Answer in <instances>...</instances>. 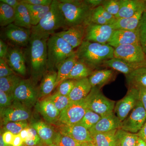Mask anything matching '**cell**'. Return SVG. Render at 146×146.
I'll return each mask as SVG.
<instances>
[{"instance_id": "cell-1", "label": "cell", "mask_w": 146, "mask_h": 146, "mask_svg": "<svg viewBox=\"0 0 146 146\" xmlns=\"http://www.w3.org/2000/svg\"><path fill=\"white\" fill-rule=\"evenodd\" d=\"M50 36L31 32L28 45L24 49L26 64L30 68L34 83L48 71L47 42Z\"/></svg>"}, {"instance_id": "cell-2", "label": "cell", "mask_w": 146, "mask_h": 146, "mask_svg": "<svg viewBox=\"0 0 146 146\" xmlns=\"http://www.w3.org/2000/svg\"><path fill=\"white\" fill-rule=\"evenodd\" d=\"M114 48L108 44L84 41L76 53L78 60L93 70L102 66L105 60L114 58Z\"/></svg>"}, {"instance_id": "cell-3", "label": "cell", "mask_w": 146, "mask_h": 146, "mask_svg": "<svg viewBox=\"0 0 146 146\" xmlns=\"http://www.w3.org/2000/svg\"><path fill=\"white\" fill-rule=\"evenodd\" d=\"M67 27L89 24L93 8L86 0H58Z\"/></svg>"}, {"instance_id": "cell-4", "label": "cell", "mask_w": 146, "mask_h": 146, "mask_svg": "<svg viewBox=\"0 0 146 146\" xmlns=\"http://www.w3.org/2000/svg\"><path fill=\"white\" fill-rule=\"evenodd\" d=\"M47 51L48 71H56L65 59L76 53L72 46L55 33L47 41Z\"/></svg>"}, {"instance_id": "cell-5", "label": "cell", "mask_w": 146, "mask_h": 146, "mask_svg": "<svg viewBox=\"0 0 146 146\" xmlns=\"http://www.w3.org/2000/svg\"><path fill=\"white\" fill-rule=\"evenodd\" d=\"M67 27L65 18L59 8L58 0H53L50 10L39 24L32 26V32L51 35L56 30Z\"/></svg>"}, {"instance_id": "cell-6", "label": "cell", "mask_w": 146, "mask_h": 146, "mask_svg": "<svg viewBox=\"0 0 146 146\" xmlns=\"http://www.w3.org/2000/svg\"><path fill=\"white\" fill-rule=\"evenodd\" d=\"M88 109L103 117L114 112L115 102L108 98L96 87L92 88L86 98Z\"/></svg>"}, {"instance_id": "cell-7", "label": "cell", "mask_w": 146, "mask_h": 146, "mask_svg": "<svg viewBox=\"0 0 146 146\" xmlns=\"http://www.w3.org/2000/svg\"><path fill=\"white\" fill-rule=\"evenodd\" d=\"M88 109L86 98L72 102L60 112L58 121L63 125L76 124L83 118Z\"/></svg>"}, {"instance_id": "cell-8", "label": "cell", "mask_w": 146, "mask_h": 146, "mask_svg": "<svg viewBox=\"0 0 146 146\" xmlns=\"http://www.w3.org/2000/svg\"><path fill=\"white\" fill-rule=\"evenodd\" d=\"M13 94L14 100L30 109L36 103L38 93L32 80L22 79Z\"/></svg>"}, {"instance_id": "cell-9", "label": "cell", "mask_w": 146, "mask_h": 146, "mask_svg": "<svg viewBox=\"0 0 146 146\" xmlns=\"http://www.w3.org/2000/svg\"><path fill=\"white\" fill-rule=\"evenodd\" d=\"M146 121V110L140 100L125 119L122 122L121 129L137 133Z\"/></svg>"}, {"instance_id": "cell-10", "label": "cell", "mask_w": 146, "mask_h": 146, "mask_svg": "<svg viewBox=\"0 0 146 146\" xmlns=\"http://www.w3.org/2000/svg\"><path fill=\"white\" fill-rule=\"evenodd\" d=\"M31 116L30 108L15 100L10 106L1 110V120L4 125L9 122L27 121Z\"/></svg>"}, {"instance_id": "cell-11", "label": "cell", "mask_w": 146, "mask_h": 146, "mask_svg": "<svg viewBox=\"0 0 146 146\" xmlns=\"http://www.w3.org/2000/svg\"><path fill=\"white\" fill-rule=\"evenodd\" d=\"M114 57L129 63H146V56L140 44L122 45L114 48Z\"/></svg>"}, {"instance_id": "cell-12", "label": "cell", "mask_w": 146, "mask_h": 146, "mask_svg": "<svg viewBox=\"0 0 146 146\" xmlns=\"http://www.w3.org/2000/svg\"><path fill=\"white\" fill-rule=\"evenodd\" d=\"M31 29L18 26L12 23L5 27L3 35L11 45L25 48L28 45L31 36Z\"/></svg>"}, {"instance_id": "cell-13", "label": "cell", "mask_w": 146, "mask_h": 146, "mask_svg": "<svg viewBox=\"0 0 146 146\" xmlns=\"http://www.w3.org/2000/svg\"><path fill=\"white\" fill-rule=\"evenodd\" d=\"M138 100L139 90L134 88H129L125 96L116 103L114 112L121 122L129 115Z\"/></svg>"}, {"instance_id": "cell-14", "label": "cell", "mask_w": 146, "mask_h": 146, "mask_svg": "<svg viewBox=\"0 0 146 146\" xmlns=\"http://www.w3.org/2000/svg\"><path fill=\"white\" fill-rule=\"evenodd\" d=\"M114 30L110 25L89 24L86 27L84 41L107 44Z\"/></svg>"}, {"instance_id": "cell-15", "label": "cell", "mask_w": 146, "mask_h": 146, "mask_svg": "<svg viewBox=\"0 0 146 146\" xmlns=\"http://www.w3.org/2000/svg\"><path fill=\"white\" fill-rule=\"evenodd\" d=\"M5 60L14 72L21 76L26 75L27 68L24 51L21 47L11 45Z\"/></svg>"}, {"instance_id": "cell-16", "label": "cell", "mask_w": 146, "mask_h": 146, "mask_svg": "<svg viewBox=\"0 0 146 146\" xmlns=\"http://www.w3.org/2000/svg\"><path fill=\"white\" fill-rule=\"evenodd\" d=\"M107 44L114 48L122 45H140L138 28L135 30H115Z\"/></svg>"}, {"instance_id": "cell-17", "label": "cell", "mask_w": 146, "mask_h": 146, "mask_svg": "<svg viewBox=\"0 0 146 146\" xmlns=\"http://www.w3.org/2000/svg\"><path fill=\"white\" fill-rule=\"evenodd\" d=\"M86 27L84 25L75 26L55 34L63 38L74 49L79 47L84 41Z\"/></svg>"}, {"instance_id": "cell-18", "label": "cell", "mask_w": 146, "mask_h": 146, "mask_svg": "<svg viewBox=\"0 0 146 146\" xmlns=\"http://www.w3.org/2000/svg\"><path fill=\"white\" fill-rule=\"evenodd\" d=\"M121 122L114 112L102 117L98 123L89 129L91 136L121 128Z\"/></svg>"}, {"instance_id": "cell-19", "label": "cell", "mask_w": 146, "mask_h": 146, "mask_svg": "<svg viewBox=\"0 0 146 146\" xmlns=\"http://www.w3.org/2000/svg\"><path fill=\"white\" fill-rule=\"evenodd\" d=\"M60 132L70 136L78 143L93 142V138L89 129L78 124L63 125L60 127Z\"/></svg>"}, {"instance_id": "cell-20", "label": "cell", "mask_w": 146, "mask_h": 146, "mask_svg": "<svg viewBox=\"0 0 146 146\" xmlns=\"http://www.w3.org/2000/svg\"><path fill=\"white\" fill-rule=\"evenodd\" d=\"M102 66L110 68L122 73L127 76L138 68L146 67V63H131L119 59L113 58L111 59L105 60Z\"/></svg>"}, {"instance_id": "cell-21", "label": "cell", "mask_w": 146, "mask_h": 146, "mask_svg": "<svg viewBox=\"0 0 146 146\" xmlns=\"http://www.w3.org/2000/svg\"><path fill=\"white\" fill-rule=\"evenodd\" d=\"M146 8L145 1L140 0H121V7L116 18L132 17L142 9Z\"/></svg>"}, {"instance_id": "cell-22", "label": "cell", "mask_w": 146, "mask_h": 146, "mask_svg": "<svg viewBox=\"0 0 146 146\" xmlns=\"http://www.w3.org/2000/svg\"><path fill=\"white\" fill-rule=\"evenodd\" d=\"M146 8L142 9L134 16L127 18H116L110 25L114 30H135L138 29Z\"/></svg>"}, {"instance_id": "cell-23", "label": "cell", "mask_w": 146, "mask_h": 146, "mask_svg": "<svg viewBox=\"0 0 146 146\" xmlns=\"http://www.w3.org/2000/svg\"><path fill=\"white\" fill-rule=\"evenodd\" d=\"M36 106L37 110L47 122L54 123L58 121L60 112L47 98L39 102Z\"/></svg>"}, {"instance_id": "cell-24", "label": "cell", "mask_w": 146, "mask_h": 146, "mask_svg": "<svg viewBox=\"0 0 146 146\" xmlns=\"http://www.w3.org/2000/svg\"><path fill=\"white\" fill-rule=\"evenodd\" d=\"M92 88L88 78L78 80L68 97L72 102L81 100L88 96Z\"/></svg>"}, {"instance_id": "cell-25", "label": "cell", "mask_w": 146, "mask_h": 146, "mask_svg": "<svg viewBox=\"0 0 146 146\" xmlns=\"http://www.w3.org/2000/svg\"><path fill=\"white\" fill-rule=\"evenodd\" d=\"M114 72L112 69H104L94 71L88 78L92 88L100 89L112 80L114 76Z\"/></svg>"}, {"instance_id": "cell-26", "label": "cell", "mask_w": 146, "mask_h": 146, "mask_svg": "<svg viewBox=\"0 0 146 146\" xmlns=\"http://www.w3.org/2000/svg\"><path fill=\"white\" fill-rule=\"evenodd\" d=\"M125 77L129 88L146 89V67L136 69Z\"/></svg>"}, {"instance_id": "cell-27", "label": "cell", "mask_w": 146, "mask_h": 146, "mask_svg": "<svg viewBox=\"0 0 146 146\" xmlns=\"http://www.w3.org/2000/svg\"><path fill=\"white\" fill-rule=\"evenodd\" d=\"M15 10L16 19L13 24L21 27L31 29L32 27L31 17L26 5L21 1Z\"/></svg>"}, {"instance_id": "cell-28", "label": "cell", "mask_w": 146, "mask_h": 146, "mask_svg": "<svg viewBox=\"0 0 146 146\" xmlns=\"http://www.w3.org/2000/svg\"><path fill=\"white\" fill-rule=\"evenodd\" d=\"M31 127L37 131L43 143L50 145L53 143L55 133L52 128L42 121L33 123Z\"/></svg>"}, {"instance_id": "cell-29", "label": "cell", "mask_w": 146, "mask_h": 146, "mask_svg": "<svg viewBox=\"0 0 146 146\" xmlns=\"http://www.w3.org/2000/svg\"><path fill=\"white\" fill-rule=\"evenodd\" d=\"M78 60L76 53L71 56L60 64L57 70L56 86L64 80H67L73 67Z\"/></svg>"}, {"instance_id": "cell-30", "label": "cell", "mask_w": 146, "mask_h": 146, "mask_svg": "<svg viewBox=\"0 0 146 146\" xmlns=\"http://www.w3.org/2000/svg\"><path fill=\"white\" fill-rule=\"evenodd\" d=\"M57 77L56 71H48L45 73L39 89V94L41 96H46L51 93L56 87Z\"/></svg>"}, {"instance_id": "cell-31", "label": "cell", "mask_w": 146, "mask_h": 146, "mask_svg": "<svg viewBox=\"0 0 146 146\" xmlns=\"http://www.w3.org/2000/svg\"><path fill=\"white\" fill-rule=\"evenodd\" d=\"M117 129L94 135L93 136V143L96 146H118L116 136Z\"/></svg>"}, {"instance_id": "cell-32", "label": "cell", "mask_w": 146, "mask_h": 146, "mask_svg": "<svg viewBox=\"0 0 146 146\" xmlns=\"http://www.w3.org/2000/svg\"><path fill=\"white\" fill-rule=\"evenodd\" d=\"M16 19V10L8 5L0 2V25L6 27L13 23Z\"/></svg>"}, {"instance_id": "cell-33", "label": "cell", "mask_w": 146, "mask_h": 146, "mask_svg": "<svg viewBox=\"0 0 146 146\" xmlns=\"http://www.w3.org/2000/svg\"><path fill=\"white\" fill-rule=\"evenodd\" d=\"M94 71V70L84 63L78 60L73 67L70 75L67 78V80H78L85 78H88Z\"/></svg>"}, {"instance_id": "cell-34", "label": "cell", "mask_w": 146, "mask_h": 146, "mask_svg": "<svg viewBox=\"0 0 146 146\" xmlns=\"http://www.w3.org/2000/svg\"><path fill=\"white\" fill-rule=\"evenodd\" d=\"M118 146H136L138 136L137 133H131L121 129L116 132Z\"/></svg>"}, {"instance_id": "cell-35", "label": "cell", "mask_w": 146, "mask_h": 146, "mask_svg": "<svg viewBox=\"0 0 146 146\" xmlns=\"http://www.w3.org/2000/svg\"><path fill=\"white\" fill-rule=\"evenodd\" d=\"M20 77L15 74L0 78V90L13 94V91L21 81Z\"/></svg>"}, {"instance_id": "cell-36", "label": "cell", "mask_w": 146, "mask_h": 146, "mask_svg": "<svg viewBox=\"0 0 146 146\" xmlns=\"http://www.w3.org/2000/svg\"><path fill=\"white\" fill-rule=\"evenodd\" d=\"M101 118L100 115L88 109L83 118L78 124L83 126L89 130L96 125Z\"/></svg>"}, {"instance_id": "cell-37", "label": "cell", "mask_w": 146, "mask_h": 146, "mask_svg": "<svg viewBox=\"0 0 146 146\" xmlns=\"http://www.w3.org/2000/svg\"><path fill=\"white\" fill-rule=\"evenodd\" d=\"M47 98L52 102L60 112L65 109L72 102L68 96H62L56 92Z\"/></svg>"}, {"instance_id": "cell-38", "label": "cell", "mask_w": 146, "mask_h": 146, "mask_svg": "<svg viewBox=\"0 0 146 146\" xmlns=\"http://www.w3.org/2000/svg\"><path fill=\"white\" fill-rule=\"evenodd\" d=\"M78 142L70 136L62 133L57 132L55 133L53 144L58 146H77Z\"/></svg>"}, {"instance_id": "cell-39", "label": "cell", "mask_w": 146, "mask_h": 146, "mask_svg": "<svg viewBox=\"0 0 146 146\" xmlns=\"http://www.w3.org/2000/svg\"><path fill=\"white\" fill-rule=\"evenodd\" d=\"M138 30L140 45L146 56V10L142 16Z\"/></svg>"}, {"instance_id": "cell-40", "label": "cell", "mask_w": 146, "mask_h": 146, "mask_svg": "<svg viewBox=\"0 0 146 146\" xmlns=\"http://www.w3.org/2000/svg\"><path fill=\"white\" fill-rule=\"evenodd\" d=\"M27 121H23L12 122L5 125L4 129L6 131H10L14 135L19 134L22 130L28 127Z\"/></svg>"}, {"instance_id": "cell-41", "label": "cell", "mask_w": 146, "mask_h": 146, "mask_svg": "<svg viewBox=\"0 0 146 146\" xmlns=\"http://www.w3.org/2000/svg\"><path fill=\"white\" fill-rule=\"evenodd\" d=\"M76 81L77 80L73 79H67L64 80L58 85L56 93L62 96H68Z\"/></svg>"}, {"instance_id": "cell-42", "label": "cell", "mask_w": 146, "mask_h": 146, "mask_svg": "<svg viewBox=\"0 0 146 146\" xmlns=\"http://www.w3.org/2000/svg\"><path fill=\"white\" fill-rule=\"evenodd\" d=\"M101 5L110 13L115 17L119 11L121 0L104 1Z\"/></svg>"}, {"instance_id": "cell-43", "label": "cell", "mask_w": 146, "mask_h": 146, "mask_svg": "<svg viewBox=\"0 0 146 146\" xmlns=\"http://www.w3.org/2000/svg\"><path fill=\"white\" fill-rule=\"evenodd\" d=\"M90 23L100 25H110V23L109 21L105 19L96 8L93 9L91 11L88 25Z\"/></svg>"}, {"instance_id": "cell-44", "label": "cell", "mask_w": 146, "mask_h": 146, "mask_svg": "<svg viewBox=\"0 0 146 146\" xmlns=\"http://www.w3.org/2000/svg\"><path fill=\"white\" fill-rule=\"evenodd\" d=\"M14 101L13 94H8L0 90V108L1 110L8 107Z\"/></svg>"}, {"instance_id": "cell-45", "label": "cell", "mask_w": 146, "mask_h": 146, "mask_svg": "<svg viewBox=\"0 0 146 146\" xmlns=\"http://www.w3.org/2000/svg\"><path fill=\"white\" fill-rule=\"evenodd\" d=\"M14 73L6 60L0 58V78L14 74Z\"/></svg>"}, {"instance_id": "cell-46", "label": "cell", "mask_w": 146, "mask_h": 146, "mask_svg": "<svg viewBox=\"0 0 146 146\" xmlns=\"http://www.w3.org/2000/svg\"><path fill=\"white\" fill-rule=\"evenodd\" d=\"M50 6L45 7L41 11L37 13L35 16L31 18V24L32 26L37 25L40 21L44 18L50 10Z\"/></svg>"}, {"instance_id": "cell-47", "label": "cell", "mask_w": 146, "mask_h": 146, "mask_svg": "<svg viewBox=\"0 0 146 146\" xmlns=\"http://www.w3.org/2000/svg\"><path fill=\"white\" fill-rule=\"evenodd\" d=\"M100 13V14L102 15L103 17L106 19L108 21H109L110 23V25L112 22L115 21L116 19L115 16H113L112 14L110 13L108 11L106 10L102 6L100 5L98 7H97L95 8Z\"/></svg>"}, {"instance_id": "cell-48", "label": "cell", "mask_w": 146, "mask_h": 146, "mask_svg": "<svg viewBox=\"0 0 146 146\" xmlns=\"http://www.w3.org/2000/svg\"><path fill=\"white\" fill-rule=\"evenodd\" d=\"M52 1L53 0H22L21 1L31 5L47 6L50 5Z\"/></svg>"}, {"instance_id": "cell-49", "label": "cell", "mask_w": 146, "mask_h": 146, "mask_svg": "<svg viewBox=\"0 0 146 146\" xmlns=\"http://www.w3.org/2000/svg\"><path fill=\"white\" fill-rule=\"evenodd\" d=\"M24 3L26 5L29 11L31 18L41 11L44 8V7H46L43 6L31 5L25 3Z\"/></svg>"}, {"instance_id": "cell-50", "label": "cell", "mask_w": 146, "mask_h": 146, "mask_svg": "<svg viewBox=\"0 0 146 146\" xmlns=\"http://www.w3.org/2000/svg\"><path fill=\"white\" fill-rule=\"evenodd\" d=\"M14 135H15L13 133L8 131H5V132L2 134L3 140L7 146L11 145Z\"/></svg>"}, {"instance_id": "cell-51", "label": "cell", "mask_w": 146, "mask_h": 146, "mask_svg": "<svg viewBox=\"0 0 146 146\" xmlns=\"http://www.w3.org/2000/svg\"><path fill=\"white\" fill-rule=\"evenodd\" d=\"M9 46L2 39L0 40V58L5 59L8 51Z\"/></svg>"}, {"instance_id": "cell-52", "label": "cell", "mask_w": 146, "mask_h": 146, "mask_svg": "<svg viewBox=\"0 0 146 146\" xmlns=\"http://www.w3.org/2000/svg\"><path fill=\"white\" fill-rule=\"evenodd\" d=\"M139 100L146 110V89H141L139 90Z\"/></svg>"}, {"instance_id": "cell-53", "label": "cell", "mask_w": 146, "mask_h": 146, "mask_svg": "<svg viewBox=\"0 0 146 146\" xmlns=\"http://www.w3.org/2000/svg\"><path fill=\"white\" fill-rule=\"evenodd\" d=\"M23 144V140L21 138L20 134L14 135L11 146H22Z\"/></svg>"}, {"instance_id": "cell-54", "label": "cell", "mask_w": 146, "mask_h": 146, "mask_svg": "<svg viewBox=\"0 0 146 146\" xmlns=\"http://www.w3.org/2000/svg\"><path fill=\"white\" fill-rule=\"evenodd\" d=\"M0 2L5 3L8 5L10 6L12 8L16 9L18 5L21 3V1L18 0H1Z\"/></svg>"}, {"instance_id": "cell-55", "label": "cell", "mask_w": 146, "mask_h": 146, "mask_svg": "<svg viewBox=\"0 0 146 146\" xmlns=\"http://www.w3.org/2000/svg\"><path fill=\"white\" fill-rule=\"evenodd\" d=\"M137 134L139 138H141L146 142V121L143 127L139 132L137 133Z\"/></svg>"}, {"instance_id": "cell-56", "label": "cell", "mask_w": 146, "mask_h": 146, "mask_svg": "<svg viewBox=\"0 0 146 146\" xmlns=\"http://www.w3.org/2000/svg\"><path fill=\"white\" fill-rule=\"evenodd\" d=\"M87 3L93 9L101 5L104 1L102 0H86Z\"/></svg>"}, {"instance_id": "cell-57", "label": "cell", "mask_w": 146, "mask_h": 146, "mask_svg": "<svg viewBox=\"0 0 146 146\" xmlns=\"http://www.w3.org/2000/svg\"><path fill=\"white\" fill-rule=\"evenodd\" d=\"M27 127L25 129L23 130H22L21 133H19L21 138H22V139L23 140L24 143V142H25V141L28 138H29V133Z\"/></svg>"}, {"instance_id": "cell-58", "label": "cell", "mask_w": 146, "mask_h": 146, "mask_svg": "<svg viewBox=\"0 0 146 146\" xmlns=\"http://www.w3.org/2000/svg\"><path fill=\"white\" fill-rule=\"evenodd\" d=\"M136 146H146V142L138 137Z\"/></svg>"}, {"instance_id": "cell-59", "label": "cell", "mask_w": 146, "mask_h": 146, "mask_svg": "<svg viewBox=\"0 0 146 146\" xmlns=\"http://www.w3.org/2000/svg\"><path fill=\"white\" fill-rule=\"evenodd\" d=\"M77 146H96L93 142H84V143H78Z\"/></svg>"}, {"instance_id": "cell-60", "label": "cell", "mask_w": 146, "mask_h": 146, "mask_svg": "<svg viewBox=\"0 0 146 146\" xmlns=\"http://www.w3.org/2000/svg\"><path fill=\"white\" fill-rule=\"evenodd\" d=\"M0 146H8L5 143L3 140V136L1 133L0 135Z\"/></svg>"}, {"instance_id": "cell-61", "label": "cell", "mask_w": 146, "mask_h": 146, "mask_svg": "<svg viewBox=\"0 0 146 146\" xmlns=\"http://www.w3.org/2000/svg\"><path fill=\"white\" fill-rule=\"evenodd\" d=\"M40 145H41L42 146H58L53 143L50 144V145H46V144H44L43 143H40Z\"/></svg>"}, {"instance_id": "cell-62", "label": "cell", "mask_w": 146, "mask_h": 146, "mask_svg": "<svg viewBox=\"0 0 146 146\" xmlns=\"http://www.w3.org/2000/svg\"><path fill=\"white\" fill-rule=\"evenodd\" d=\"M42 146L41 145H40V144H39V145H35V146Z\"/></svg>"}]
</instances>
